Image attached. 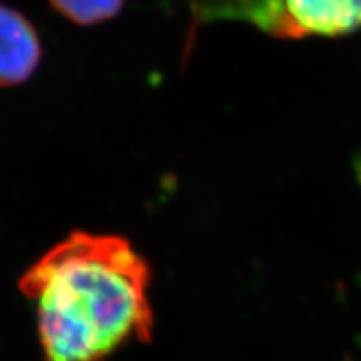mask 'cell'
<instances>
[{"mask_svg":"<svg viewBox=\"0 0 361 361\" xmlns=\"http://www.w3.org/2000/svg\"><path fill=\"white\" fill-rule=\"evenodd\" d=\"M151 268L128 239L75 231L22 274L44 361H104L151 340Z\"/></svg>","mask_w":361,"mask_h":361,"instance_id":"obj_1","label":"cell"},{"mask_svg":"<svg viewBox=\"0 0 361 361\" xmlns=\"http://www.w3.org/2000/svg\"><path fill=\"white\" fill-rule=\"evenodd\" d=\"M56 11L78 25H96L116 17L126 0H49Z\"/></svg>","mask_w":361,"mask_h":361,"instance_id":"obj_4","label":"cell"},{"mask_svg":"<svg viewBox=\"0 0 361 361\" xmlns=\"http://www.w3.org/2000/svg\"><path fill=\"white\" fill-rule=\"evenodd\" d=\"M226 11L281 39L335 37L361 27V0H228Z\"/></svg>","mask_w":361,"mask_h":361,"instance_id":"obj_2","label":"cell"},{"mask_svg":"<svg viewBox=\"0 0 361 361\" xmlns=\"http://www.w3.org/2000/svg\"><path fill=\"white\" fill-rule=\"evenodd\" d=\"M42 59V45L34 25L20 12L0 4V87L32 78Z\"/></svg>","mask_w":361,"mask_h":361,"instance_id":"obj_3","label":"cell"}]
</instances>
